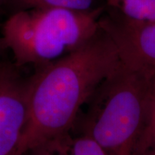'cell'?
<instances>
[{
  "label": "cell",
  "mask_w": 155,
  "mask_h": 155,
  "mask_svg": "<svg viewBox=\"0 0 155 155\" xmlns=\"http://www.w3.org/2000/svg\"><path fill=\"white\" fill-rule=\"evenodd\" d=\"M120 64L116 45L99 26L80 48L36 68L28 78L27 119L17 155L69 135L82 106Z\"/></svg>",
  "instance_id": "cell-1"
},
{
  "label": "cell",
  "mask_w": 155,
  "mask_h": 155,
  "mask_svg": "<svg viewBox=\"0 0 155 155\" xmlns=\"http://www.w3.org/2000/svg\"><path fill=\"white\" fill-rule=\"evenodd\" d=\"M106 7L91 12L33 8L15 12L5 22L0 38L4 50L14 55L17 67L35 68L74 51L96 34Z\"/></svg>",
  "instance_id": "cell-2"
},
{
  "label": "cell",
  "mask_w": 155,
  "mask_h": 155,
  "mask_svg": "<svg viewBox=\"0 0 155 155\" xmlns=\"http://www.w3.org/2000/svg\"><path fill=\"white\" fill-rule=\"evenodd\" d=\"M150 79L125 66L101 83L81 122V131L107 155H134L150 104Z\"/></svg>",
  "instance_id": "cell-3"
},
{
  "label": "cell",
  "mask_w": 155,
  "mask_h": 155,
  "mask_svg": "<svg viewBox=\"0 0 155 155\" xmlns=\"http://www.w3.org/2000/svg\"><path fill=\"white\" fill-rule=\"evenodd\" d=\"M108 12L103 13L99 26L113 40L122 64L150 79L155 78V24L134 22L111 9Z\"/></svg>",
  "instance_id": "cell-4"
},
{
  "label": "cell",
  "mask_w": 155,
  "mask_h": 155,
  "mask_svg": "<svg viewBox=\"0 0 155 155\" xmlns=\"http://www.w3.org/2000/svg\"><path fill=\"white\" fill-rule=\"evenodd\" d=\"M28 85L15 63H0V155H17L27 119Z\"/></svg>",
  "instance_id": "cell-5"
},
{
  "label": "cell",
  "mask_w": 155,
  "mask_h": 155,
  "mask_svg": "<svg viewBox=\"0 0 155 155\" xmlns=\"http://www.w3.org/2000/svg\"><path fill=\"white\" fill-rule=\"evenodd\" d=\"M106 6L128 20L155 24V0H105Z\"/></svg>",
  "instance_id": "cell-6"
},
{
  "label": "cell",
  "mask_w": 155,
  "mask_h": 155,
  "mask_svg": "<svg viewBox=\"0 0 155 155\" xmlns=\"http://www.w3.org/2000/svg\"><path fill=\"white\" fill-rule=\"evenodd\" d=\"M9 5L13 6L16 12L33 8H60L86 12L106 7L102 5V0H9Z\"/></svg>",
  "instance_id": "cell-7"
},
{
  "label": "cell",
  "mask_w": 155,
  "mask_h": 155,
  "mask_svg": "<svg viewBox=\"0 0 155 155\" xmlns=\"http://www.w3.org/2000/svg\"><path fill=\"white\" fill-rule=\"evenodd\" d=\"M134 155H155V104L151 99L146 121L136 145Z\"/></svg>",
  "instance_id": "cell-8"
},
{
  "label": "cell",
  "mask_w": 155,
  "mask_h": 155,
  "mask_svg": "<svg viewBox=\"0 0 155 155\" xmlns=\"http://www.w3.org/2000/svg\"><path fill=\"white\" fill-rule=\"evenodd\" d=\"M71 139L70 134L53 139L35 147L29 152L32 155H69Z\"/></svg>",
  "instance_id": "cell-9"
},
{
  "label": "cell",
  "mask_w": 155,
  "mask_h": 155,
  "mask_svg": "<svg viewBox=\"0 0 155 155\" xmlns=\"http://www.w3.org/2000/svg\"><path fill=\"white\" fill-rule=\"evenodd\" d=\"M69 155H107L94 139L86 134L71 139Z\"/></svg>",
  "instance_id": "cell-10"
},
{
  "label": "cell",
  "mask_w": 155,
  "mask_h": 155,
  "mask_svg": "<svg viewBox=\"0 0 155 155\" xmlns=\"http://www.w3.org/2000/svg\"><path fill=\"white\" fill-rule=\"evenodd\" d=\"M150 96L151 101L155 104V78H152L150 79Z\"/></svg>",
  "instance_id": "cell-11"
},
{
  "label": "cell",
  "mask_w": 155,
  "mask_h": 155,
  "mask_svg": "<svg viewBox=\"0 0 155 155\" xmlns=\"http://www.w3.org/2000/svg\"><path fill=\"white\" fill-rule=\"evenodd\" d=\"M7 5H9V0H0V8Z\"/></svg>",
  "instance_id": "cell-12"
},
{
  "label": "cell",
  "mask_w": 155,
  "mask_h": 155,
  "mask_svg": "<svg viewBox=\"0 0 155 155\" xmlns=\"http://www.w3.org/2000/svg\"><path fill=\"white\" fill-rule=\"evenodd\" d=\"M4 50V48L2 47V43H1V40H0V53H1L2 51H3Z\"/></svg>",
  "instance_id": "cell-13"
}]
</instances>
